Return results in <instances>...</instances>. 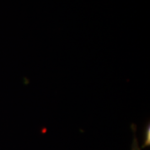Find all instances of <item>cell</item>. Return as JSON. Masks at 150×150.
I'll return each instance as SVG.
<instances>
[{
	"mask_svg": "<svg viewBox=\"0 0 150 150\" xmlns=\"http://www.w3.org/2000/svg\"><path fill=\"white\" fill-rule=\"evenodd\" d=\"M150 146V123L147 122L143 129V142L140 147L141 149H144Z\"/></svg>",
	"mask_w": 150,
	"mask_h": 150,
	"instance_id": "obj_1",
	"label": "cell"
},
{
	"mask_svg": "<svg viewBox=\"0 0 150 150\" xmlns=\"http://www.w3.org/2000/svg\"><path fill=\"white\" fill-rule=\"evenodd\" d=\"M131 129L133 131V142L131 145V150H142L140 149L139 144V140L136 135V125L134 123L131 124Z\"/></svg>",
	"mask_w": 150,
	"mask_h": 150,
	"instance_id": "obj_2",
	"label": "cell"
}]
</instances>
